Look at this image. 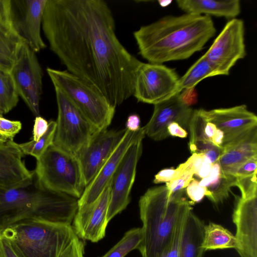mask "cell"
I'll return each mask as SVG.
<instances>
[{"label":"cell","instance_id":"cell-25","mask_svg":"<svg viewBox=\"0 0 257 257\" xmlns=\"http://www.w3.org/2000/svg\"><path fill=\"white\" fill-rule=\"evenodd\" d=\"M217 75H220L219 71L203 55L179 78L177 93L194 89L204 79Z\"/></svg>","mask_w":257,"mask_h":257},{"label":"cell","instance_id":"cell-11","mask_svg":"<svg viewBox=\"0 0 257 257\" xmlns=\"http://www.w3.org/2000/svg\"><path fill=\"white\" fill-rule=\"evenodd\" d=\"M220 75H228L231 68L246 55L243 21H228L204 54Z\"/></svg>","mask_w":257,"mask_h":257},{"label":"cell","instance_id":"cell-43","mask_svg":"<svg viewBox=\"0 0 257 257\" xmlns=\"http://www.w3.org/2000/svg\"><path fill=\"white\" fill-rule=\"evenodd\" d=\"M224 138V132L221 130L217 128L214 136L211 139V142L214 146L218 148H222Z\"/></svg>","mask_w":257,"mask_h":257},{"label":"cell","instance_id":"cell-14","mask_svg":"<svg viewBox=\"0 0 257 257\" xmlns=\"http://www.w3.org/2000/svg\"><path fill=\"white\" fill-rule=\"evenodd\" d=\"M194 110L184 101L181 92L175 93L154 105L150 120L143 126L145 135L154 141L164 140L169 136L167 126L172 122H176L188 130Z\"/></svg>","mask_w":257,"mask_h":257},{"label":"cell","instance_id":"cell-4","mask_svg":"<svg viewBox=\"0 0 257 257\" xmlns=\"http://www.w3.org/2000/svg\"><path fill=\"white\" fill-rule=\"evenodd\" d=\"M1 231L18 257H84V242L72 225L33 218Z\"/></svg>","mask_w":257,"mask_h":257},{"label":"cell","instance_id":"cell-46","mask_svg":"<svg viewBox=\"0 0 257 257\" xmlns=\"http://www.w3.org/2000/svg\"><path fill=\"white\" fill-rule=\"evenodd\" d=\"M172 2L171 1H159L158 3L160 6L162 7H166L169 5Z\"/></svg>","mask_w":257,"mask_h":257},{"label":"cell","instance_id":"cell-26","mask_svg":"<svg viewBox=\"0 0 257 257\" xmlns=\"http://www.w3.org/2000/svg\"><path fill=\"white\" fill-rule=\"evenodd\" d=\"M202 247L204 250L234 248L236 240L231 232L221 225L209 222L204 226Z\"/></svg>","mask_w":257,"mask_h":257},{"label":"cell","instance_id":"cell-44","mask_svg":"<svg viewBox=\"0 0 257 257\" xmlns=\"http://www.w3.org/2000/svg\"><path fill=\"white\" fill-rule=\"evenodd\" d=\"M217 128L214 123L207 120L204 131L205 137L207 141L211 142V139Z\"/></svg>","mask_w":257,"mask_h":257},{"label":"cell","instance_id":"cell-36","mask_svg":"<svg viewBox=\"0 0 257 257\" xmlns=\"http://www.w3.org/2000/svg\"><path fill=\"white\" fill-rule=\"evenodd\" d=\"M206 191V187L200 186L195 179H193L186 188L187 195L193 203L200 202L205 196Z\"/></svg>","mask_w":257,"mask_h":257},{"label":"cell","instance_id":"cell-3","mask_svg":"<svg viewBox=\"0 0 257 257\" xmlns=\"http://www.w3.org/2000/svg\"><path fill=\"white\" fill-rule=\"evenodd\" d=\"M78 208V198L48 189L34 170L32 178L23 185L0 189V230L33 218L72 225Z\"/></svg>","mask_w":257,"mask_h":257},{"label":"cell","instance_id":"cell-34","mask_svg":"<svg viewBox=\"0 0 257 257\" xmlns=\"http://www.w3.org/2000/svg\"><path fill=\"white\" fill-rule=\"evenodd\" d=\"M186 170H188L184 163L180 164L176 169L170 168L161 170L155 176L153 182L155 184L169 182L180 176Z\"/></svg>","mask_w":257,"mask_h":257},{"label":"cell","instance_id":"cell-15","mask_svg":"<svg viewBox=\"0 0 257 257\" xmlns=\"http://www.w3.org/2000/svg\"><path fill=\"white\" fill-rule=\"evenodd\" d=\"M126 128L105 129L97 132L76 154L86 186L98 171L123 137Z\"/></svg>","mask_w":257,"mask_h":257},{"label":"cell","instance_id":"cell-5","mask_svg":"<svg viewBox=\"0 0 257 257\" xmlns=\"http://www.w3.org/2000/svg\"><path fill=\"white\" fill-rule=\"evenodd\" d=\"M184 189L169 195L166 186L150 188L139 202L143 239L138 247L142 257H160L169 242L181 212L193 203Z\"/></svg>","mask_w":257,"mask_h":257},{"label":"cell","instance_id":"cell-16","mask_svg":"<svg viewBox=\"0 0 257 257\" xmlns=\"http://www.w3.org/2000/svg\"><path fill=\"white\" fill-rule=\"evenodd\" d=\"M110 197V180L94 202L78 207L72 226L80 239L97 242L104 238Z\"/></svg>","mask_w":257,"mask_h":257},{"label":"cell","instance_id":"cell-32","mask_svg":"<svg viewBox=\"0 0 257 257\" xmlns=\"http://www.w3.org/2000/svg\"><path fill=\"white\" fill-rule=\"evenodd\" d=\"M21 128L20 121L10 120L0 116V143L13 141Z\"/></svg>","mask_w":257,"mask_h":257},{"label":"cell","instance_id":"cell-2","mask_svg":"<svg viewBox=\"0 0 257 257\" xmlns=\"http://www.w3.org/2000/svg\"><path fill=\"white\" fill-rule=\"evenodd\" d=\"M216 33L210 16L185 13L167 16L134 32L139 54L148 63L187 59L201 50Z\"/></svg>","mask_w":257,"mask_h":257},{"label":"cell","instance_id":"cell-20","mask_svg":"<svg viewBox=\"0 0 257 257\" xmlns=\"http://www.w3.org/2000/svg\"><path fill=\"white\" fill-rule=\"evenodd\" d=\"M25 156L18 144L14 141L0 143V189L18 187L31 179L30 171L22 161Z\"/></svg>","mask_w":257,"mask_h":257},{"label":"cell","instance_id":"cell-21","mask_svg":"<svg viewBox=\"0 0 257 257\" xmlns=\"http://www.w3.org/2000/svg\"><path fill=\"white\" fill-rule=\"evenodd\" d=\"M223 152L216 162L223 174L231 175L247 160L257 157V126L222 146Z\"/></svg>","mask_w":257,"mask_h":257},{"label":"cell","instance_id":"cell-37","mask_svg":"<svg viewBox=\"0 0 257 257\" xmlns=\"http://www.w3.org/2000/svg\"><path fill=\"white\" fill-rule=\"evenodd\" d=\"M257 157L251 158L241 164L231 174L236 177H245L256 174Z\"/></svg>","mask_w":257,"mask_h":257},{"label":"cell","instance_id":"cell-13","mask_svg":"<svg viewBox=\"0 0 257 257\" xmlns=\"http://www.w3.org/2000/svg\"><path fill=\"white\" fill-rule=\"evenodd\" d=\"M47 0H11L14 26L26 44L36 53L46 48L41 34Z\"/></svg>","mask_w":257,"mask_h":257},{"label":"cell","instance_id":"cell-6","mask_svg":"<svg viewBox=\"0 0 257 257\" xmlns=\"http://www.w3.org/2000/svg\"><path fill=\"white\" fill-rule=\"evenodd\" d=\"M54 88L61 90L98 131L107 129L115 107L97 88L67 70L47 68Z\"/></svg>","mask_w":257,"mask_h":257},{"label":"cell","instance_id":"cell-38","mask_svg":"<svg viewBox=\"0 0 257 257\" xmlns=\"http://www.w3.org/2000/svg\"><path fill=\"white\" fill-rule=\"evenodd\" d=\"M0 257H18L10 240L0 230Z\"/></svg>","mask_w":257,"mask_h":257},{"label":"cell","instance_id":"cell-27","mask_svg":"<svg viewBox=\"0 0 257 257\" xmlns=\"http://www.w3.org/2000/svg\"><path fill=\"white\" fill-rule=\"evenodd\" d=\"M15 82L11 71L0 68V116L9 112L19 101Z\"/></svg>","mask_w":257,"mask_h":257},{"label":"cell","instance_id":"cell-7","mask_svg":"<svg viewBox=\"0 0 257 257\" xmlns=\"http://www.w3.org/2000/svg\"><path fill=\"white\" fill-rule=\"evenodd\" d=\"M34 171L41 183L48 189L78 199L86 187L76 155L53 144L37 160Z\"/></svg>","mask_w":257,"mask_h":257},{"label":"cell","instance_id":"cell-24","mask_svg":"<svg viewBox=\"0 0 257 257\" xmlns=\"http://www.w3.org/2000/svg\"><path fill=\"white\" fill-rule=\"evenodd\" d=\"M204 224L190 210L186 216L179 257H202Z\"/></svg>","mask_w":257,"mask_h":257},{"label":"cell","instance_id":"cell-39","mask_svg":"<svg viewBox=\"0 0 257 257\" xmlns=\"http://www.w3.org/2000/svg\"><path fill=\"white\" fill-rule=\"evenodd\" d=\"M48 122L42 117L36 116L34 125L32 140L37 141L45 134L48 130Z\"/></svg>","mask_w":257,"mask_h":257},{"label":"cell","instance_id":"cell-35","mask_svg":"<svg viewBox=\"0 0 257 257\" xmlns=\"http://www.w3.org/2000/svg\"><path fill=\"white\" fill-rule=\"evenodd\" d=\"M194 173L189 170H186L180 176L172 180L169 182L166 183L169 195L176 193L179 191L183 190L187 187L190 182L193 180Z\"/></svg>","mask_w":257,"mask_h":257},{"label":"cell","instance_id":"cell-1","mask_svg":"<svg viewBox=\"0 0 257 257\" xmlns=\"http://www.w3.org/2000/svg\"><path fill=\"white\" fill-rule=\"evenodd\" d=\"M42 29L67 68L99 90L114 107L133 96L143 62L118 40L103 0H47Z\"/></svg>","mask_w":257,"mask_h":257},{"label":"cell","instance_id":"cell-8","mask_svg":"<svg viewBox=\"0 0 257 257\" xmlns=\"http://www.w3.org/2000/svg\"><path fill=\"white\" fill-rule=\"evenodd\" d=\"M55 91L58 116L53 144L76 155L99 131L61 90Z\"/></svg>","mask_w":257,"mask_h":257},{"label":"cell","instance_id":"cell-31","mask_svg":"<svg viewBox=\"0 0 257 257\" xmlns=\"http://www.w3.org/2000/svg\"><path fill=\"white\" fill-rule=\"evenodd\" d=\"M235 180L234 176L222 174L216 182L206 187L205 196L215 204L223 202L228 197L231 187L234 186Z\"/></svg>","mask_w":257,"mask_h":257},{"label":"cell","instance_id":"cell-30","mask_svg":"<svg viewBox=\"0 0 257 257\" xmlns=\"http://www.w3.org/2000/svg\"><path fill=\"white\" fill-rule=\"evenodd\" d=\"M191 209V205H189L179 215L174 227L171 237L162 251L160 257L179 256L185 220L188 212Z\"/></svg>","mask_w":257,"mask_h":257},{"label":"cell","instance_id":"cell-10","mask_svg":"<svg viewBox=\"0 0 257 257\" xmlns=\"http://www.w3.org/2000/svg\"><path fill=\"white\" fill-rule=\"evenodd\" d=\"M142 128L140 134L127 150L110 179L108 222L124 210L130 202L131 192L135 180L138 163L142 154L143 140L146 135L144 127Z\"/></svg>","mask_w":257,"mask_h":257},{"label":"cell","instance_id":"cell-9","mask_svg":"<svg viewBox=\"0 0 257 257\" xmlns=\"http://www.w3.org/2000/svg\"><path fill=\"white\" fill-rule=\"evenodd\" d=\"M179 76L163 64L143 62L137 74L133 96L138 101L156 104L177 93Z\"/></svg>","mask_w":257,"mask_h":257},{"label":"cell","instance_id":"cell-18","mask_svg":"<svg viewBox=\"0 0 257 257\" xmlns=\"http://www.w3.org/2000/svg\"><path fill=\"white\" fill-rule=\"evenodd\" d=\"M203 111L208 121L224 132L222 146L257 126V116L244 104Z\"/></svg>","mask_w":257,"mask_h":257},{"label":"cell","instance_id":"cell-41","mask_svg":"<svg viewBox=\"0 0 257 257\" xmlns=\"http://www.w3.org/2000/svg\"><path fill=\"white\" fill-rule=\"evenodd\" d=\"M167 132L169 136L185 138L188 136L187 131L176 122H172L168 124Z\"/></svg>","mask_w":257,"mask_h":257},{"label":"cell","instance_id":"cell-28","mask_svg":"<svg viewBox=\"0 0 257 257\" xmlns=\"http://www.w3.org/2000/svg\"><path fill=\"white\" fill-rule=\"evenodd\" d=\"M142 239L143 231L141 227L131 229L101 257H124L131 251L137 249Z\"/></svg>","mask_w":257,"mask_h":257},{"label":"cell","instance_id":"cell-22","mask_svg":"<svg viewBox=\"0 0 257 257\" xmlns=\"http://www.w3.org/2000/svg\"><path fill=\"white\" fill-rule=\"evenodd\" d=\"M25 44L13 23L11 0H0V68L10 71Z\"/></svg>","mask_w":257,"mask_h":257},{"label":"cell","instance_id":"cell-19","mask_svg":"<svg viewBox=\"0 0 257 257\" xmlns=\"http://www.w3.org/2000/svg\"><path fill=\"white\" fill-rule=\"evenodd\" d=\"M142 128L141 127L136 132L126 129L121 141L93 179L86 186L82 196L78 199V207L90 204L97 199L110 180L127 150L140 134Z\"/></svg>","mask_w":257,"mask_h":257},{"label":"cell","instance_id":"cell-33","mask_svg":"<svg viewBox=\"0 0 257 257\" xmlns=\"http://www.w3.org/2000/svg\"><path fill=\"white\" fill-rule=\"evenodd\" d=\"M234 186L239 188L241 192V197L242 198L256 196V174L245 177H236Z\"/></svg>","mask_w":257,"mask_h":257},{"label":"cell","instance_id":"cell-40","mask_svg":"<svg viewBox=\"0 0 257 257\" xmlns=\"http://www.w3.org/2000/svg\"><path fill=\"white\" fill-rule=\"evenodd\" d=\"M204 155L202 154H192V155L186 161L188 166L196 175L204 162Z\"/></svg>","mask_w":257,"mask_h":257},{"label":"cell","instance_id":"cell-17","mask_svg":"<svg viewBox=\"0 0 257 257\" xmlns=\"http://www.w3.org/2000/svg\"><path fill=\"white\" fill-rule=\"evenodd\" d=\"M256 196L239 198L232 214L236 226L235 249L240 257H257Z\"/></svg>","mask_w":257,"mask_h":257},{"label":"cell","instance_id":"cell-12","mask_svg":"<svg viewBox=\"0 0 257 257\" xmlns=\"http://www.w3.org/2000/svg\"><path fill=\"white\" fill-rule=\"evenodd\" d=\"M10 71L19 96L36 117L40 116L43 72L36 53L27 44L22 47Z\"/></svg>","mask_w":257,"mask_h":257},{"label":"cell","instance_id":"cell-29","mask_svg":"<svg viewBox=\"0 0 257 257\" xmlns=\"http://www.w3.org/2000/svg\"><path fill=\"white\" fill-rule=\"evenodd\" d=\"M47 132L38 141L19 144L25 155H31L39 159L48 148L53 144L56 128V121L50 120Z\"/></svg>","mask_w":257,"mask_h":257},{"label":"cell","instance_id":"cell-42","mask_svg":"<svg viewBox=\"0 0 257 257\" xmlns=\"http://www.w3.org/2000/svg\"><path fill=\"white\" fill-rule=\"evenodd\" d=\"M141 119L140 116L136 114H133L127 117L125 128L132 132H136L140 128Z\"/></svg>","mask_w":257,"mask_h":257},{"label":"cell","instance_id":"cell-45","mask_svg":"<svg viewBox=\"0 0 257 257\" xmlns=\"http://www.w3.org/2000/svg\"><path fill=\"white\" fill-rule=\"evenodd\" d=\"M212 164L203 162L196 175L200 178H204L209 174Z\"/></svg>","mask_w":257,"mask_h":257},{"label":"cell","instance_id":"cell-23","mask_svg":"<svg viewBox=\"0 0 257 257\" xmlns=\"http://www.w3.org/2000/svg\"><path fill=\"white\" fill-rule=\"evenodd\" d=\"M178 7L187 14L235 18L240 13L239 0H177Z\"/></svg>","mask_w":257,"mask_h":257}]
</instances>
